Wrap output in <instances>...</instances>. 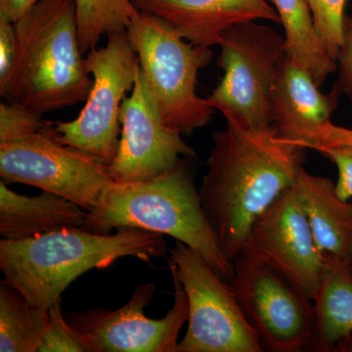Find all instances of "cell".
Segmentation results:
<instances>
[{"instance_id":"6da1fadb","label":"cell","mask_w":352,"mask_h":352,"mask_svg":"<svg viewBox=\"0 0 352 352\" xmlns=\"http://www.w3.org/2000/svg\"><path fill=\"white\" fill-rule=\"evenodd\" d=\"M212 133L208 170L199 188L206 217L231 263L242 254L254 222L293 186L305 148L226 120Z\"/></svg>"},{"instance_id":"ac0fdd59","label":"cell","mask_w":352,"mask_h":352,"mask_svg":"<svg viewBox=\"0 0 352 352\" xmlns=\"http://www.w3.org/2000/svg\"><path fill=\"white\" fill-rule=\"evenodd\" d=\"M314 303L315 328L307 351L330 352L342 338L352 333V263L325 254Z\"/></svg>"},{"instance_id":"d6986e66","label":"cell","mask_w":352,"mask_h":352,"mask_svg":"<svg viewBox=\"0 0 352 352\" xmlns=\"http://www.w3.org/2000/svg\"><path fill=\"white\" fill-rule=\"evenodd\" d=\"M283 25L285 55L321 87L337 69L317 32L307 0H270Z\"/></svg>"},{"instance_id":"7a4b0ae2","label":"cell","mask_w":352,"mask_h":352,"mask_svg":"<svg viewBox=\"0 0 352 352\" xmlns=\"http://www.w3.org/2000/svg\"><path fill=\"white\" fill-rule=\"evenodd\" d=\"M163 234L140 228L103 235L67 228L25 240L0 241V268L36 309L48 310L72 282L122 258L150 263L166 254Z\"/></svg>"},{"instance_id":"484cf974","label":"cell","mask_w":352,"mask_h":352,"mask_svg":"<svg viewBox=\"0 0 352 352\" xmlns=\"http://www.w3.org/2000/svg\"><path fill=\"white\" fill-rule=\"evenodd\" d=\"M298 144L315 151L321 148L352 146V129L336 126L330 122L308 132Z\"/></svg>"},{"instance_id":"4fadbf2b","label":"cell","mask_w":352,"mask_h":352,"mask_svg":"<svg viewBox=\"0 0 352 352\" xmlns=\"http://www.w3.org/2000/svg\"><path fill=\"white\" fill-rule=\"evenodd\" d=\"M120 124L119 149L107 166L115 182L153 179L171 170L182 157L196 156L182 134L162 120L140 69L131 95L122 102Z\"/></svg>"},{"instance_id":"7c38bea8","label":"cell","mask_w":352,"mask_h":352,"mask_svg":"<svg viewBox=\"0 0 352 352\" xmlns=\"http://www.w3.org/2000/svg\"><path fill=\"white\" fill-rule=\"evenodd\" d=\"M242 254L258 259L314 300L320 286L325 254L293 187L285 190L252 224Z\"/></svg>"},{"instance_id":"9c48e42d","label":"cell","mask_w":352,"mask_h":352,"mask_svg":"<svg viewBox=\"0 0 352 352\" xmlns=\"http://www.w3.org/2000/svg\"><path fill=\"white\" fill-rule=\"evenodd\" d=\"M0 176L75 201L87 212L103 206L113 180L107 166L62 144L48 129L17 142L0 144Z\"/></svg>"},{"instance_id":"4316f807","label":"cell","mask_w":352,"mask_h":352,"mask_svg":"<svg viewBox=\"0 0 352 352\" xmlns=\"http://www.w3.org/2000/svg\"><path fill=\"white\" fill-rule=\"evenodd\" d=\"M17 53L15 24L0 16V89L6 87Z\"/></svg>"},{"instance_id":"ffe728a7","label":"cell","mask_w":352,"mask_h":352,"mask_svg":"<svg viewBox=\"0 0 352 352\" xmlns=\"http://www.w3.org/2000/svg\"><path fill=\"white\" fill-rule=\"evenodd\" d=\"M47 318L9 280L0 281V351L38 352Z\"/></svg>"},{"instance_id":"f546056e","label":"cell","mask_w":352,"mask_h":352,"mask_svg":"<svg viewBox=\"0 0 352 352\" xmlns=\"http://www.w3.org/2000/svg\"><path fill=\"white\" fill-rule=\"evenodd\" d=\"M330 352H352V333L342 338Z\"/></svg>"},{"instance_id":"e0dca14e","label":"cell","mask_w":352,"mask_h":352,"mask_svg":"<svg viewBox=\"0 0 352 352\" xmlns=\"http://www.w3.org/2000/svg\"><path fill=\"white\" fill-rule=\"evenodd\" d=\"M88 212L75 201L43 191L38 196L16 193L0 182V234L25 240L67 228H82Z\"/></svg>"},{"instance_id":"7402d4cb","label":"cell","mask_w":352,"mask_h":352,"mask_svg":"<svg viewBox=\"0 0 352 352\" xmlns=\"http://www.w3.org/2000/svg\"><path fill=\"white\" fill-rule=\"evenodd\" d=\"M347 0H307L315 27L330 56L337 62L344 43V8Z\"/></svg>"},{"instance_id":"30bf717a","label":"cell","mask_w":352,"mask_h":352,"mask_svg":"<svg viewBox=\"0 0 352 352\" xmlns=\"http://www.w3.org/2000/svg\"><path fill=\"white\" fill-rule=\"evenodd\" d=\"M230 282L264 351H307L314 336V300L267 264L241 254Z\"/></svg>"},{"instance_id":"d4e9b609","label":"cell","mask_w":352,"mask_h":352,"mask_svg":"<svg viewBox=\"0 0 352 352\" xmlns=\"http://www.w3.org/2000/svg\"><path fill=\"white\" fill-rule=\"evenodd\" d=\"M327 157L337 166L339 178L336 183V192L342 201L352 198V146H336L317 150Z\"/></svg>"},{"instance_id":"9a60e30c","label":"cell","mask_w":352,"mask_h":352,"mask_svg":"<svg viewBox=\"0 0 352 352\" xmlns=\"http://www.w3.org/2000/svg\"><path fill=\"white\" fill-rule=\"evenodd\" d=\"M311 75L286 57L278 68L271 98L273 129L277 135L294 143L305 134L331 122L340 92L322 94Z\"/></svg>"},{"instance_id":"cb8c5ba5","label":"cell","mask_w":352,"mask_h":352,"mask_svg":"<svg viewBox=\"0 0 352 352\" xmlns=\"http://www.w3.org/2000/svg\"><path fill=\"white\" fill-rule=\"evenodd\" d=\"M43 116L27 109L1 103L0 105V144L17 142L38 133L45 126Z\"/></svg>"},{"instance_id":"5bb4252c","label":"cell","mask_w":352,"mask_h":352,"mask_svg":"<svg viewBox=\"0 0 352 352\" xmlns=\"http://www.w3.org/2000/svg\"><path fill=\"white\" fill-rule=\"evenodd\" d=\"M141 12L173 25L196 45H219L229 28L258 20L280 24L274 7L266 0H132Z\"/></svg>"},{"instance_id":"8992f818","label":"cell","mask_w":352,"mask_h":352,"mask_svg":"<svg viewBox=\"0 0 352 352\" xmlns=\"http://www.w3.org/2000/svg\"><path fill=\"white\" fill-rule=\"evenodd\" d=\"M219 45L217 66L224 75L208 103L245 129L270 131L271 98L285 56V36L270 25L249 22L229 28Z\"/></svg>"},{"instance_id":"3957f363","label":"cell","mask_w":352,"mask_h":352,"mask_svg":"<svg viewBox=\"0 0 352 352\" xmlns=\"http://www.w3.org/2000/svg\"><path fill=\"white\" fill-rule=\"evenodd\" d=\"M14 24L17 53L1 96L41 116L87 100L94 80L80 48L76 0H41Z\"/></svg>"},{"instance_id":"83f0119b","label":"cell","mask_w":352,"mask_h":352,"mask_svg":"<svg viewBox=\"0 0 352 352\" xmlns=\"http://www.w3.org/2000/svg\"><path fill=\"white\" fill-rule=\"evenodd\" d=\"M339 66V82L336 89L347 95L352 101V18H346L344 28V43L337 58Z\"/></svg>"},{"instance_id":"2e32d148","label":"cell","mask_w":352,"mask_h":352,"mask_svg":"<svg viewBox=\"0 0 352 352\" xmlns=\"http://www.w3.org/2000/svg\"><path fill=\"white\" fill-rule=\"evenodd\" d=\"M293 189L319 249L352 263V203L342 201L328 177L298 168Z\"/></svg>"},{"instance_id":"5b68a950","label":"cell","mask_w":352,"mask_h":352,"mask_svg":"<svg viewBox=\"0 0 352 352\" xmlns=\"http://www.w3.org/2000/svg\"><path fill=\"white\" fill-rule=\"evenodd\" d=\"M126 34L164 124L187 136L207 126L215 110L196 90L199 72L212 61L210 47L190 43L166 21L141 11Z\"/></svg>"},{"instance_id":"ba28073f","label":"cell","mask_w":352,"mask_h":352,"mask_svg":"<svg viewBox=\"0 0 352 352\" xmlns=\"http://www.w3.org/2000/svg\"><path fill=\"white\" fill-rule=\"evenodd\" d=\"M170 268L189 302L188 329L177 352H263L229 282L200 254L176 241Z\"/></svg>"},{"instance_id":"8fae6325","label":"cell","mask_w":352,"mask_h":352,"mask_svg":"<svg viewBox=\"0 0 352 352\" xmlns=\"http://www.w3.org/2000/svg\"><path fill=\"white\" fill-rule=\"evenodd\" d=\"M175 302L162 319L149 318L144 309L153 302L154 284L141 285L124 307L69 312L67 321L85 340L89 352H177L178 336L188 321L189 302L175 274Z\"/></svg>"},{"instance_id":"44dd1931","label":"cell","mask_w":352,"mask_h":352,"mask_svg":"<svg viewBox=\"0 0 352 352\" xmlns=\"http://www.w3.org/2000/svg\"><path fill=\"white\" fill-rule=\"evenodd\" d=\"M78 36L83 54L102 36L126 31L139 14L132 0H76Z\"/></svg>"},{"instance_id":"f1b7e54d","label":"cell","mask_w":352,"mask_h":352,"mask_svg":"<svg viewBox=\"0 0 352 352\" xmlns=\"http://www.w3.org/2000/svg\"><path fill=\"white\" fill-rule=\"evenodd\" d=\"M41 0H0V16L16 23L31 12Z\"/></svg>"},{"instance_id":"277c9868","label":"cell","mask_w":352,"mask_h":352,"mask_svg":"<svg viewBox=\"0 0 352 352\" xmlns=\"http://www.w3.org/2000/svg\"><path fill=\"white\" fill-rule=\"evenodd\" d=\"M189 159L182 157L153 179L113 182L103 206L88 212L82 229L109 235L119 229L140 228L170 235L198 252L230 283L235 265L224 256L206 217Z\"/></svg>"},{"instance_id":"603a6c76","label":"cell","mask_w":352,"mask_h":352,"mask_svg":"<svg viewBox=\"0 0 352 352\" xmlns=\"http://www.w3.org/2000/svg\"><path fill=\"white\" fill-rule=\"evenodd\" d=\"M48 318L39 352H89L82 338L62 314L61 298L47 310Z\"/></svg>"},{"instance_id":"52a82bcc","label":"cell","mask_w":352,"mask_h":352,"mask_svg":"<svg viewBox=\"0 0 352 352\" xmlns=\"http://www.w3.org/2000/svg\"><path fill=\"white\" fill-rule=\"evenodd\" d=\"M94 83L80 115L72 122H47L56 140L110 166L119 149L120 110L135 83L140 66L126 31L108 36L100 50L85 58Z\"/></svg>"}]
</instances>
